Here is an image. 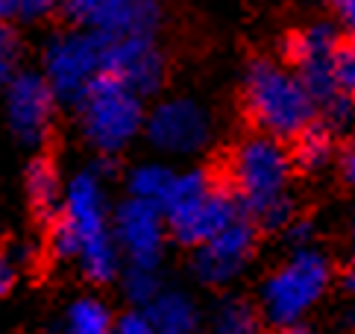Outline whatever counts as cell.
<instances>
[{
  "mask_svg": "<svg viewBox=\"0 0 355 334\" xmlns=\"http://www.w3.org/2000/svg\"><path fill=\"white\" fill-rule=\"evenodd\" d=\"M50 247L59 258H80L83 273L92 281H112L121 270V247L109 229L106 194L94 170L77 173L65 188L62 217L53 226Z\"/></svg>",
  "mask_w": 355,
  "mask_h": 334,
  "instance_id": "obj_1",
  "label": "cell"
},
{
  "mask_svg": "<svg viewBox=\"0 0 355 334\" xmlns=\"http://www.w3.org/2000/svg\"><path fill=\"white\" fill-rule=\"evenodd\" d=\"M244 106L250 121L273 138H297L317 121V100L294 68L273 59H252L244 73Z\"/></svg>",
  "mask_w": 355,
  "mask_h": 334,
  "instance_id": "obj_2",
  "label": "cell"
},
{
  "mask_svg": "<svg viewBox=\"0 0 355 334\" xmlns=\"http://www.w3.org/2000/svg\"><path fill=\"white\" fill-rule=\"evenodd\" d=\"M294 164V152L282 144V138H273L268 132L247 135L241 144H235L226 164L230 188L238 194L252 220H259L276 202L288 200Z\"/></svg>",
  "mask_w": 355,
  "mask_h": 334,
  "instance_id": "obj_3",
  "label": "cell"
},
{
  "mask_svg": "<svg viewBox=\"0 0 355 334\" xmlns=\"http://www.w3.org/2000/svg\"><path fill=\"white\" fill-rule=\"evenodd\" d=\"M329 281H332V264L320 249H294L282 267H276L264 279L259 290L261 314L276 328L294 326L323 299Z\"/></svg>",
  "mask_w": 355,
  "mask_h": 334,
  "instance_id": "obj_4",
  "label": "cell"
},
{
  "mask_svg": "<svg viewBox=\"0 0 355 334\" xmlns=\"http://www.w3.org/2000/svg\"><path fill=\"white\" fill-rule=\"evenodd\" d=\"M77 109L85 141L103 156L121 152L144 126L141 94H135L109 73L94 80Z\"/></svg>",
  "mask_w": 355,
  "mask_h": 334,
  "instance_id": "obj_5",
  "label": "cell"
},
{
  "mask_svg": "<svg viewBox=\"0 0 355 334\" xmlns=\"http://www.w3.org/2000/svg\"><path fill=\"white\" fill-rule=\"evenodd\" d=\"M112 38L94 30L56 35L44 50V80L65 106H80L94 80L106 73Z\"/></svg>",
  "mask_w": 355,
  "mask_h": 334,
  "instance_id": "obj_6",
  "label": "cell"
},
{
  "mask_svg": "<svg viewBox=\"0 0 355 334\" xmlns=\"http://www.w3.org/2000/svg\"><path fill=\"white\" fill-rule=\"evenodd\" d=\"M338 47H340V30L338 24H329V21H317L297 30L285 44L291 65L300 73V80L306 82L311 97L317 100V106H323L326 100L340 94L335 82Z\"/></svg>",
  "mask_w": 355,
  "mask_h": 334,
  "instance_id": "obj_7",
  "label": "cell"
},
{
  "mask_svg": "<svg viewBox=\"0 0 355 334\" xmlns=\"http://www.w3.org/2000/svg\"><path fill=\"white\" fill-rule=\"evenodd\" d=\"M65 15L80 30H94L109 38H153L162 21L156 0H68Z\"/></svg>",
  "mask_w": 355,
  "mask_h": 334,
  "instance_id": "obj_8",
  "label": "cell"
},
{
  "mask_svg": "<svg viewBox=\"0 0 355 334\" xmlns=\"http://www.w3.org/2000/svg\"><path fill=\"white\" fill-rule=\"evenodd\" d=\"M144 126L150 144L159 152H168V156H191V152L206 147L211 135L209 112L191 97L159 103Z\"/></svg>",
  "mask_w": 355,
  "mask_h": 334,
  "instance_id": "obj_9",
  "label": "cell"
},
{
  "mask_svg": "<svg viewBox=\"0 0 355 334\" xmlns=\"http://www.w3.org/2000/svg\"><path fill=\"white\" fill-rule=\"evenodd\" d=\"M252 249H256V220L250 214L238 217L211 240L194 247L191 270L202 285L220 288L244 273Z\"/></svg>",
  "mask_w": 355,
  "mask_h": 334,
  "instance_id": "obj_10",
  "label": "cell"
},
{
  "mask_svg": "<svg viewBox=\"0 0 355 334\" xmlns=\"http://www.w3.org/2000/svg\"><path fill=\"white\" fill-rule=\"evenodd\" d=\"M164 226L168 220H164V211L159 205L130 197L118 205L112 232H115L118 247L130 258V264L156 267L164 247Z\"/></svg>",
  "mask_w": 355,
  "mask_h": 334,
  "instance_id": "obj_11",
  "label": "cell"
},
{
  "mask_svg": "<svg viewBox=\"0 0 355 334\" xmlns=\"http://www.w3.org/2000/svg\"><path fill=\"white\" fill-rule=\"evenodd\" d=\"M56 94L44 73H15L6 88V118L9 130L24 144H42L50 130Z\"/></svg>",
  "mask_w": 355,
  "mask_h": 334,
  "instance_id": "obj_12",
  "label": "cell"
},
{
  "mask_svg": "<svg viewBox=\"0 0 355 334\" xmlns=\"http://www.w3.org/2000/svg\"><path fill=\"white\" fill-rule=\"evenodd\" d=\"M106 73L135 94H156L164 82V59L150 35H126L109 42Z\"/></svg>",
  "mask_w": 355,
  "mask_h": 334,
  "instance_id": "obj_13",
  "label": "cell"
},
{
  "mask_svg": "<svg viewBox=\"0 0 355 334\" xmlns=\"http://www.w3.org/2000/svg\"><path fill=\"white\" fill-rule=\"evenodd\" d=\"M247 209L241 205L238 194L232 188L218 185L211 191V197L200 205V211L188 220L185 226H180L176 232H171L182 247H200V243L211 240L218 232H223L230 223H235L238 217H244Z\"/></svg>",
  "mask_w": 355,
  "mask_h": 334,
  "instance_id": "obj_14",
  "label": "cell"
},
{
  "mask_svg": "<svg viewBox=\"0 0 355 334\" xmlns=\"http://www.w3.org/2000/svg\"><path fill=\"white\" fill-rule=\"evenodd\" d=\"M214 188H218V182H214L211 173H206V170L176 173L168 197L162 202V211H164V220H168L171 232H176L180 226H185L191 220V217L200 211V205L211 197Z\"/></svg>",
  "mask_w": 355,
  "mask_h": 334,
  "instance_id": "obj_15",
  "label": "cell"
},
{
  "mask_svg": "<svg viewBox=\"0 0 355 334\" xmlns=\"http://www.w3.org/2000/svg\"><path fill=\"white\" fill-rule=\"evenodd\" d=\"M147 317L159 334H194L200 326L197 305L182 290H162L147 305Z\"/></svg>",
  "mask_w": 355,
  "mask_h": 334,
  "instance_id": "obj_16",
  "label": "cell"
},
{
  "mask_svg": "<svg viewBox=\"0 0 355 334\" xmlns=\"http://www.w3.org/2000/svg\"><path fill=\"white\" fill-rule=\"evenodd\" d=\"M214 334H261L259 308L244 297H220L211 308Z\"/></svg>",
  "mask_w": 355,
  "mask_h": 334,
  "instance_id": "obj_17",
  "label": "cell"
},
{
  "mask_svg": "<svg viewBox=\"0 0 355 334\" xmlns=\"http://www.w3.org/2000/svg\"><path fill=\"white\" fill-rule=\"evenodd\" d=\"M335 132L326 123H311L294 138V161L302 170H323L335 156Z\"/></svg>",
  "mask_w": 355,
  "mask_h": 334,
  "instance_id": "obj_18",
  "label": "cell"
},
{
  "mask_svg": "<svg viewBox=\"0 0 355 334\" xmlns=\"http://www.w3.org/2000/svg\"><path fill=\"white\" fill-rule=\"evenodd\" d=\"M65 331L68 334H115V319H112V311L100 299L83 297L77 302H71L65 314Z\"/></svg>",
  "mask_w": 355,
  "mask_h": 334,
  "instance_id": "obj_19",
  "label": "cell"
},
{
  "mask_svg": "<svg viewBox=\"0 0 355 334\" xmlns=\"http://www.w3.org/2000/svg\"><path fill=\"white\" fill-rule=\"evenodd\" d=\"M173 179H176V173L171 170V167H164V164H156V161L138 164L135 170L130 173V194L135 200L153 202V205L162 209V202H164V197H168Z\"/></svg>",
  "mask_w": 355,
  "mask_h": 334,
  "instance_id": "obj_20",
  "label": "cell"
},
{
  "mask_svg": "<svg viewBox=\"0 0 355 334\" xmlns=\"http://www.w3.org/2000/svg\"><path fill=\"white\" fill-rule=\"evenodd\" d=\"M27 191H30V202L39 209L42 214H53L62 185H59V173L56 167L47 159H35L27 170Z\"/></svg>",
  "mask_w": 355,
  "mask_h": 334,
  "instance_id": "obj_21",
  "label": "cell"
},
{
  "mask_svg": "<svg viewBox=\"0 0 355 334\" xmlns=\"http://www.w3.org/2000/svg\"><path fill=\"white\" fill-rule=\"evenodd\" d=\"M156 267H138V264H130L123 276V290H126V299L135 302V305H150L156 297H159V279L153 273Z\"/></svg>",
  "mask_w": 355,
  "mask_h": 334,
  "instance_id": "obj_22",
  "label": "cell"
},
{
  "mask_svg": "<svg viewBox=\"0 0 355 334\" xmlns=\"http://www.w3.org/2000/svg\"><path fill=\"white\" fill-rule=\"evenodd\" d=\"M320 112H323V123L329 126V130H332V132H344V130H349L352 121H355V97L335 94L332 100L323 103Z\"/></svg>",
  "mask_w": 355,
  "mask_h": 334,
  "instance_id": "obj_23",
  "label": "cell"
},
{
  "mask_svg": "<svg viewBox=\"0 0 355 334\" xmlns=\"http://www.w3.org/2000/svg\"><path fill=\"white\" fill-rule=\"evenodd\" d=\"M335 82L340 94L355 97V42H340L335 53Z\"/></svg>",
  "mask_w": 355,
  "mask_h": 334,
  "instance_id": "obj_24",
  "label": "cell"
},
{
  "mask_svg": "<svg viewBox=\"0 0 355 334\" xmlns=\"http://www.w3.org/2000/svg\"><path fill=\"white\" fill-rule=\"evenodd\" d=\"M18 68V42L6 21H0V82H12Z\"/></svg>",
  "mask_w": 355,
  "mask_h": 334,
  "instance_id": "obj_25",
  "label": "cell"
},
{
  "mask_svg": "<svg viewBox=\"0 0 355 334\" xmlns=\"http://www.w3.org/2000/svg\"><path fill=\"white\" fill-rule=\"evenodd\" d=\"M329 9H332L338 30L344 33L349 42H355V0H329Z\"/></svg>",
  "mask_w": 355,
  "mask_h": 334,
  "instance_id": "obj_26",
  "label": "cell"
},
{
  "mask_svg": "<svg viewBox=\"0 0 355 334\" xmlns=\"http://www.w3.org/2000/svg\"><path fill=\"white\" fill-rule=\"evenodd\" d=\"M115 334H159L156 326L150 323L147 311H126L121 319H115Z\"/></svg>",
  "mask_w": 355,
  "mask_h": 334,
  "instance_id": "obj_27",
  "label": "cell"
},
{
  "mask_svg": "<svg viewBox=\"0 0 355 334\" xmlns=\"http://www.w3.org/2000/svg\"><path fill=\"white\" fill-rule=\"evenodd\" d=\"M285 238L294 249H306L309 243L314 240V223L311 220H302V217H294L288 226H285Z\"/></svg>",
  "mask_w": 355,
  "mask_h": 334,
  "instance_id": "obj_28",
  "label": "cell"
},
{
  "mask_svg": "<svg viewBox=\"0 0 355 334\" xmlns=\"http://www.w3.org/2000/svg\"><path fill=\"white\" fill-rule=\"evenodd\" d=\"M59 0H21V18L35 21V18H44L56 9Z\"/></svg>",
  "mask_w": 355,
  "mask_h": 334,
  "instance_id": "obj_29",
  "label": "cell"
},
{
  "mask_svg": "<svg viewBox=\"0 0 355 334\" xmlns=\"http://www.w3.org/2000/svg\"><path fill=\"white\" fill-rule=\"evenodd\" d=\"M338 170H340V179H344L349 188H355V141H352V144H349L344 152H340Z\"/></svg>",
  "mask_w": 355,
  "mask_h": 334,
  "instance_id": "obj_30",
  "label": "cell"
},
{
  "mask_svg": "<svg viewBox=\"0 0 355 334\" xmlns=\"http://www.w3.org/2000/svg\"><path fill=\"white\" fill-rule=\"evenodd\" d=\"M12 281H15V264L0 255V297H6V293H9Z\"/></svg>",
  "mask_w": 355,
  "mask_h": 334,
  "instance_id": "obj_31",
  "label": "cell"
},
{
  "mask_svg": "<svg viewBox=\"0 0 355 334\" xmlns=\"http://www.w3.org/2000/svg\"><path fill=\"white\" fill-rule=\"evenodd\" d=\"M21 15V0H0V21Z\"/></svg>",
  "mask_w": 355,
  "mask_h": 334,
  "instance_id": "obj_32",
  "label": "cell"
},
{
  "mask_svg": "<svg viewBox=\"0 0 355 334\" xmlns=\"http://www.w3.org/2000/svg\"><path fill=\"white\" fill-rule=\"evenodd\" d=\"M347 290L352 293V299H355V252H352L349 267H347Z\"/></svg>",
  "mask_w": 355,
  "mask_h": 334,
  "instance_id": "obj_33",
  "label": "cell"
},
{
  "mask_svg": "<svg viewBox=\"0 0 355 334\" xmlns=\"http://www.w3.org/2000/svg\"><path fill=\"white\" fill-rule=\"evenodd\" d=\"M282 334H314L309 326H302V323H294V326H285Z\"/></svg>",
  "mask_w": 355,
  "mask_h": 334,
  "instance_id": "obj_34",
  "label": "cell"
}]
</instances>
